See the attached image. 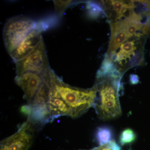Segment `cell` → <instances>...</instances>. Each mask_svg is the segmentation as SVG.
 Masks as SVG:
<instances>
[{
    "label": "cell",
    "mask_w": 150,
    "mask_h": 150,
    "mask_svg": "<svg viewBox=\"0 0 150 150\" xmlns=\"http://www.w3.org/2000/svg\"><path fill=\"white\" fill-rule=\"evenodd\" d=\"M17 76L30 72L44 76L51 69L43 40L27 57L16 62Z\"/></svg>",
    "instance_id": "4"
},
{
    "label": "cell",
    "mask_w": 150,
    "mask_h": 150,
    "mask_svg": "<svg viewBox=\"0 0 150 150\" xmlns=\"http://www.w3.org/2000/svg\"><path fill=\"white\" fill-rule=\"evenodd\" d=\"M136 134L132 129H127L121 132L119 142L122 146L133 143L136 140Z\"/></svg>",
    "instance_id": "11"
},
{
    "label": "cell",
    "mask_w": 150,
    "mask_h": 150,
    "mask_svg": "<svg viewBox=\"0 0 150 150\" xmlns=\"http://www.w3.org/2000/svg\"><path fill=\"white\" fill-rule=\"evenodd\" d=\"M120 82V78H117L96 86V96L93 107L100 119L106 121L121 115L119 99Z\"/></svg>",
    "instance_id": "2"
},
{
    "label": "cell",
    "mask_w": 150,
    "mask_h": 150,
    "mask_svg": "<svg viewBox=\"0 0 150 150\" xmlns=\"http://www.w3.org/2000/svg\"><path fill=\"white\" fill-rule=\"evenodd\" d=\"M112 129L108 126L98 127L96 132V139L100 146L112 141Z\"/></svg>",
    "instance_id": "10"
},
{
    "label": "cell",
    "mask_w": 150,
    "mask_h": 150,
    "mask_svg": "<svg viewBox=\"0 0 150 150\" xmlns=\"http://www.w3.org/2000/svg\"><path fill=\"white\" fill-rule=\"evenodd\" d=\"M50 74L49 96L62 99L69 107L71 118H78L93 107L96 96V86L87 89L77 88L64 82L51 69Z\"/></svg>",
    "instance_id": "1"
},
{
    "label": "cell",
    "mask_w": 150,
    "mask_h": 150,
    "mask_svg": "<svg viewBox=\"0 0 150 150\" xmlns=\"http://www.w3.org/2000/svg\"><path fill=\"white\" fill-rule=\"evenodd\" d=\"M111 37L109 51H115L129 38L123 21H117L110 25Z\"/></svg>",
    "instance_id": "8"
},
{
    "label": "cell",
    "mask_w": 150,
    "mask_h": 150,
    "mask_svg": "<svg viewBox=\"0 0 150 150\" xmlns=\"http://www.w3.org/2000/svg\"><path fill=\"white\" fill-rule=\"evenodd\" d=\"M48 107L52 121L60 116H69L70 117L71 113L69 107L61 98L49 96Z\"/></svg>",
    "instance_id": "9"
},
{
    "label": "cell",
    "mask_w": 150,
    "mask_h": 150,
    "mask_svg": "<svg viewBox=\"0 0 150 150\" xmlns=\"http://www.w3.org/2000/svg\"><path fill=\"white\" fill-rule=\"evenodd\" d=\"M43 40L40 31L33 30L9 54L10 56L15 63L22 60L34 51Z\"/></svg>",
    "instance_id": "7"
},
{
    "label": "cell",
    "mask_w": 150,
    "mask_h": 150,
    "mask_svg": "<svg viewBox=\"0 0 150 150\" xmlns=\"http://www.w3.org/2000/svg\"><path fill=\"white\" fill-rule=\"evenodd\" d=\"M115 69V66L112 61L110 59H105L103 62L100 69L98 72L97 78L98 79H100L109 73L111 74Z\"/></svg>",
    "instance_id": "12"
},
{
    "label": "cell",
    "mask_w": 150,
    "mask_h": 150,
    "mask_svg": "<svg viewBox=\"0 0 150 150\" xmlns=\"http://www.w3.org/2000/svg\"><path fill=\"white\" fill-rule=\"evenodd\" d=\"M43 80V76L36 73H25L16 77V83L22 89L28 104L32 102Z\"/></svg>",
    "instance_id": "6"
},
{
    "label": "cell",
    "mask_w": 150,
    "mask_h": 150,
    "mask_svg": "<svg viewBox=\"0 0 150 150\" xmlns=\"http://www.w3.org/2000/svg\"><path fill=\"white\" fill-rule=\"evenodd\" d=\"M37 22L29 17L17 16L8 19L3 30L6 50L10 54L30 33L36 29Z\"/></svg>",
    "instance_id": "3"
},
{
    "label": "cell",
    "mask_w": 150,
    "mask_h": 150,
    "mask_svg": "<svg viewBox=\"0 0 150 150\" xmlns=\"http://www.w3.org/2000/svg\"><path fill=\"white\" fill-rule=\"evenodd\" d=\"M129 81L131 84L133 85L137 84L139 82V78L138 75L132 74L129 77Z\"/></svg>",
    "instance_id": "17"
},
{
    "label": "cell",
    "mask_w": 150,
    "mask_h": 150,
    "mask_svg": "<svg viewBox=\"0 0 150 150\" xmlns=\"http://www.w3.org/2000/svg\"><path fill=\"white\" fill-rule=\"evenodd\" d=\"M128 37H132L138 31H142L144 25L139 23L123 21Z\"/></svg>",
    "instance_id": "13"
},
{
    "label": "cell",
    "mask_w": 150,
    "mask_h": 150,
    "mask_svg": "<svg viewBox=\"0 0 150 150\" xmlns=\"http://www.w3.org/2000/svg\"><path fill=\"white\" fill-rule=\"evenodd\" d=\"M57 15L62 17L72 3L71 1H53Z\"/></svg>",
    "instance_id": "14"
},
{
    "label": "cell",
    "mask_w": 150,
    "mask_h": 150,
    "mask_svg": "<svg viewBox=\"0 0 150 150\" xmlns=\"http://www.w3.org/2000/svg\"><path fill=\"white\" fill-rule=\"evenodd\" d=\"M110 1L113 6V9L117 13L118 15L119 14L124 5V2L120 1Z\"/></svg>",
    "instance_id": "16"
},
{
    "label": "cell",
    "mask_w": 150,
    "mask_h": 150,
    "mask_svg": "<svg viewBox=\"0 0 150 150\" xmlns=\"http://www.w3.org/2000/svg\"><path fill=\"white\" fill-rule=\"evenodd\" d=\"M36 127L28 120L19 127L16 133L3 140L1 150H28L31 146Z\"/></svg>",
    "instance_id": "5"
},
{
    "label": "cell",
    "mask_w": 150,
    "mask_h": 150,
    "mask_svg": "<svg viewBox=\"0 0 150 150\" xmlns=\"http://www.w3.org/2000/svg\"><path fill=\"white\" fill-rule=\"evenodd\" d=\"M79 150H121V149L115 141L112 140L107 144L99 146L91 149Z\"/></svg>",
    "instance_id": "15"
}]
</instances>
